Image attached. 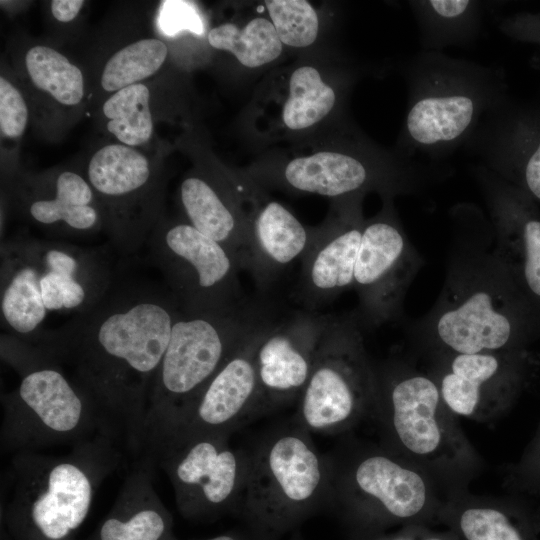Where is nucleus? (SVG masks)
<instances>
[{
	"label": "nucleus",
	"instance_id": "f704fd0d",
	"mask_svg": "<svg viewBox=\"0 0 540 540\" xmlns=\"http://www.w3.org/2000/svg\"><path fill=\"white\" fill-rule=\"evenodd\" d=\"M504 485L510 493L540 497V424L519 460L506 467Z\"/></svg>",
	"mask_w": 540,
	"mask_h": 540
},
{
	"label": "nucleus",
	"instance_id": "f257e3e1",
	"mask_svg": "<svg viewBox=\"0 0 540 540\" xmlns=\"http://www.w3.org/2000/svg\"><path fill=\"white\" fill-rule=\"evenodd\" d=\"M179 305L166 285L115 280L89 312L34 343L89 395L107 428L142 449L148 401Z\"/></svg>",
	"mask_w": 540,
	"mask_h": 540
},
{
	"label": "nucleus",
	"instance_id": "393cba45",
	"mask_svg": "<svg viewBox=\"0 0 540 540\" xmlns=\"http://www.w3.org/2000/svg\"><path fill=\"white\" fill-rule=\"evenodd\" d=\"M437 524L460 540H540V502L513 493L492 497L452 492L441 505Z\"/></svg>",
	"mask_w": 540,
	"mask_h": 540
},
{
	"label": "nucleus",
	"instance_id": "4be33fe9",
	"mask_svg": "<svg viewBox=\"0 0 540 540\" xmlns=\"http://www.w3.org/2000/svg\"><path fill=\"white\" fill-rule=\"evenodd\" d=\"M495 232L493 255L515 296L536 325L540 320V219L487 168L476 172Z\"/></svg>",
	"mask_w": 540,
	"mask_h": 540
},
{
	"label": "nucleus",
	"instance_id": "7c9ffc66",
	"mask_svg": "<svg viewBox=\"0 0 540 540\" xmlns=\"http://www.w3.org/2000/svg\"><path fill=\"white\" fill-rule=\"evenodd\" d=\"M208 44L227 51L243 66L257 68L277 59L283 48L272 22L263 17L251 19L243 27L226 22L207 33Z\"/></svg>",
	"mask_w": 540,
	"mask_h": 540
},
{
	"label": "nucleus",
	"instance_id": "dca6fc26",
	"mask_svg": "<svg viewBox=\"0 0 540 540\" xmlns=\"http://www.w3.org/2000/svg\"><path fill=\"white\" fill-rule=\"evenodd\" d=\"M423 261L397 220L390 198L365 220L354 269L359 298L355 315L362 328L398 318L407 290Z\"/></svg>",
	"mask_w": 540,
	"mask_h": 540
},
{
	"label": "nucleus",
	"instance_id": "c756f323",
	"mask_svg": "<svg viewBox=\"0 0 540 540\" xmlns=\"http://www.w3.org/2000/svg\"><path fill=\"white\" fill-rule=\"evenodd\" d=\"M425 45L440 48L463 43L476 34L479 5L469 0L413 2Z\"/></svg>",
	"mask_w": 540,
	"mask_h": 540
},
{
	"label": "nucleus",
	"instance_id": "412c9836",
	"mask_svg": "<svg viewBox=\"0 0 540 540\" xmlns=\"http://www.w3.org/2000/svg\"><path fill=\"white\" fill-rule=\"evenodd\" d=\"M329 318L304 309L275 319L267 328L255 355L257 417L298 400Z\"/></svg>",
	"mask_w": 540,
	"mask_h": 540
},
{
	"label": "nucleus",
	"instance_id": "e433bc0d",
	"mask_svg": "<svg viewBox=\"0 0 540 540\" xmlns=\"http://www.w3.org/2000/svg\"><path fill=\"white\" fill-rule=\"evenodd\" d=\"M434 526L422 523L407 524L392 532L346 538L347 540H460L451 529L437 530Z\"/></svg>",
	"mask_w": 540,
	"mask_h": 540
},
{
	"label": "nucleus",
	"instance_id": "2f4dec72",
	"mask_svg": "<svg viewBox=\"0 0 540 540\" xmlns=\"http://www.w3.org/2000/svg\"><path fill=\"white\" fill-rule=\"evenodd\" d=\"M335 103V90L323 81L319 71L313 66H300L289 80V95L282 109L283 124L293 131L305 130L323 120Z\"/></svg>",
	"mask_w": 540,
	"mask_h": 540
},
{
	"label": "nucleus",
	"instance_id": "cd10ccee",
	"mask_svg": "<svg viewBox=\"0 0 540 540\" xmlns=\"http://www.w3.org/2000/svg\"><path fill=\"white\" fill-rule=\"evenodd\" d=\"M161 75L103 99L97 120L111 140L139 149L157 148V126L167 120Z\"/></svg>",
	"mask_w": 540,
	"mask_h": 540
},
{
	"label": "nucleus",
	"instance_id": "ea45409f",
	"mask_svg": "<svg viewBox=\"0 0 540 540\" xmlns=\"http://www.w3.org/2000/svg\"><path fill=\"white\" fill-rule=\"evenodd\" d=\"M204 540H268L247 525Z\"/></svg>",
	"mask_w": 540,
	"mask_h": 540
},
{
	"label": "nucleus",
	"instance_id": "423d86ee",
	"mask_svg": "<svg viewBox=\"0 0 540 540\" xmlns=\"http://www.w3.org/2000/svg\"><path fill=\"white\" fill-rule=\"evenodd\" d=\"M327 510L346 537L369 536L407 524H437L447 496L419 466L379 444L347 441L327 454Z\"/></svg>",
	"mask_w": 540,
	"mask_h": 540
},
{
	"label": "nucleus",
	"instance_id": "58836bf2",
	"mask_svg": "<svg viewBox=\"0 0 540 540\" xmlns=\"http://www.w3.org/2000/svg\"><path fill=\"white\" fill-rule=\"evenodd\" d=\"M524 182L528 191L540 200V143L525 164Z\"/></svg>",
	"mask_w": 540,
	"mask_h": 540
},
{
	"label": "nucleus",
	"instance_id": "4c0bfd02",
	"mask_svg": "<svg viewBox=\"0 0 540 540\" xmlns=\"http://www.w3.org/2000/svg\"><path fill=\"white\" fill-rule=\"evenodd\" d=\"M85 4L83 0H52L49 10L53 20L68 24L78 19Z\"/></svg>",
	"mask_w": 540,
	"mask_h": 540
},
{
	"label": "nucleus",
	"instance_id": "39448f33",
	"mask_svg": "<svg viewBox=\"0 0 540 540\" xmlns=\"http://www.w3.org/2000/svg\"><path fill=\"white\" fill-rule=\"evenodd\" d=\"M371 419L381 444L430 474L447 492L468 490L484 461L444 403L436 381L404 361L376 367Z\"/></svg>",
	"mask_w": 540,
	"mask_h": 540
},
{
	"label": "nucleus",
	"instance_id": "f03ea898",
	"mask_svg": "<svg viewBox=\"0 0 540 540\" xmlns=\"http://www.w3.org/2000/svg\"><path fill=\"white\" fill-rule=\"evenodd\" d=\"M535 330L487 239L468 232L457 238L438 301L411 335L419 351L433 359L524 351Z\"/></svg>",
	"mask_w": 540,
	"mask_h": 540
},
{
	"label": "nucleus",
	"instance_id": "a19ab883",
	"mask_svg": "<svg viewBox=\"0 0 540 540\" xmlns=\"http://www.w3.org/2000/svg\"><path fill=\"white\" fill-rule=\"evenodd\" d=\"M289 540H305L303 534L301 533L300 529H296L293 532H291V536Z\"/></svg>",
	"mask_w": 540,
	"mask_h": 540
},
{
	"label": "nucleus",
	"instance_id": "a878e982",
	"mask_svg": "<svg viewBox=\"0 0 540 540\" xmlns=\"http://www.w3.org/2000/svg\"><path fill=\"white\" fill-rule=\"evenodd\" d=\"M245 191L251 209L244 211L251 252V274L259 291H267L294 262L302 260L314 229L306 228L281 203Z\"/></svg>",
	"mask_w": 540,
	"mask_h": 540
},
{
	"label": "nucleus",
	"instance_id": "20e7f679",
	"mask_svg": "<svg viewBox=\"0 0 540 540\" xmlns=\"http://www.w3.org/2000/svg\"><path fill=\"white\" fill-rule=\"evenodd\" d=\"M118 459L107 434L77 443L63 456L16 452L1 504L11 540H76L97 488Z\"/></svg>",
	"mask_w": 540,
	"mask_h": 540
},
{
	"label": "nucleus",
	"instance_id": "c9c22d12",
	"mask_svg": "<svg viewBox=\"0 0 540 540\" xmlns=\"http://www.w3.org/2000/svg\"><path fill=\"white\" fill-rule=\"evenodd\" d=\"M161 33L173 37L180 32L204 34V22L194 4L187 1H164L157 16Z\"/></svg>",
	"mask_w": 540,
	"mask_h": 540
},
{
	"label": "nucleus",
	"instance_id": "a211bd4d",
	"mask_svg": "<svg viewBox=\"0 0 540 540\" xmlns=\"http://www.w3.org/2000/svg\"><path fill=\"white\" fill-rule=\"evenodd\" d=\"M8 66L26 96L34 130L44 140L61 141L89 101L83 69L52 44L37 40L17 44Z\"/></svg>",
	"mask_w": 540,
	"mask_h": 540
},
{
	"label": "nucleus",
	"instance_id": "2eb2a0df",
	"mask_svg": "<svg viewBox=\"0 0 540 540\" xmlns=\"http://www.w3.org/2000/svg\"><path fill=\"white\" fill-rule=\"evenodd\" d=\"M447 407L457 416L488 423L506 415L529 386L537 362L526 351L449 354L430 359Z\"/></svg>",
	"mask_w": 540,
	"mask_h": 540
},
{
	"label": "nucleus",
	"instance_id": "72a5a7b5",
	"mask_svg": "<svg viewBox=\"0 0 540 540\" xmlns=\"http://www.w3.org/2000/svg\"><path fill=\"white\" fill-rule=\"evenodd\" d=\"M278 37L283 45L304 48L312 45L319 32L316 10L306 0H266Z\"/></svg>",
	"mask_w": 540,
	"mask_h": 540
},
{
	"label": "nucleus",
	"instance_id": "4468645a",
	"mask_svg": "<svg viewBox=\"0 0 540 540\" xmlns=\"http://www.w3.org/2000/svg\"><path fill=\"white\" fill-rule=\"evenodd\" d=\"M158 463L173 487L186 520L204 522L225 514L238 517L246 486L249 449L231 435H201L164 445L146 456Z\"/></svg>",
	"mask_w": 540,
	"mask_h": 540
},
{
	"label": "nucleus",
	"instance_id": "7ed1b4c3",
	"mask_svg": "<svg viewBox=\"0 0 540 540\" xmlns=\"http://www.w3.org/2000/svg\"><path fill=\"white\" fill-rule=\"evenodd\" d=\"M0 315L4 333L35 343L49 317H78L93 309L115 278L105 256L61 239L28 234L0 248Z\"/></svg>",
	"mask_w": 540,
	"mask_h": 540
},
{
	"label": "nucleus",
	"instance_id": "ddd939ff",
	"mask_svg": "<svg viewBox=\"0 0 540 540\" xmlns=\"http://www.w3.org/2000/svg\"><path fill=\"white\" fill-rule=\"evenodd\" d=\"M145 245L182 312L224 311L246 299L236 259L183 218L164 215Z\"/></svg>",
	"mask_w": 540,
	"mask_h": 540
},
{
	"label": "nucleus",
	"instance_id": "b1692460",
	"mask_svg": "<svg viewBox=\"0 0 540 540\" xmlns=\"http://www.w3.org/2000/svg\"><path fill=\"white\" fill-rule=\"evenodd\" d=\"M182 218L225 247L241 270L249 272L251 252L244 211L236 185L222 171L198 165L178 187Z\"/></svg>",
	"mask_w": 540,
	"mask_h": 540
},
{
	"label": "nucleus",
	"instance_id": "c85d7f7f",
	"mask_svg": "<svg viewBox=\"0 0 540 540\" xmlns=\"http://www.w3.org/2000/svg\"><path fill=\"white\" fill-rule=\"evenodd\" d=\"M169 53L167 43L156 36L138 37L114 49L98 68L95 92L100 102L128 86L158 76Z\"/></svg>",
	"mask_w": 540,
	"mask_h": 540
},
{
	"label": "nucleus",
	"instance_id": "bb28decb",
	"mask_svg": "<svg viewBox=\"0 0 540 540\" xmlns=\"http://www.w3.org/2000/svg\"><path fill=\"white\" fill-rule=\"evenodd\" d=\"M153 463L144 457L135 465L91 540H179L173 517L154 488Z\"/></svg>",
	"mask_w": 540,
	"mask_h": 540
},
{
	"label": "nucleus",
	"instance_id": "9b49d317",
	"mask_svg": "<svg viewBox=\"0 0 540 540\" xmlns=\"http://www.w3.org/2000/svg\"><path fill=\"white\" fill-rule=\"evenodd\" d=\"M377 387L355 313L330 316L293 418L311 434L348 432L371 419Z\"/></svg>",
	"mask_w": 540,
	"mask_h": 540
},
{
	"label": "nucleus",
	"instance_id": "f3484780",
	"mask_svg": "<svg viewBox=\"0 0 540 540\" xmlns=\"http://www.w3.org/2000/svg\"><path fill=\"white\" fill-rule=\"evenodd\" d=\"M4 183L5 205L53 239L105 231L101 206L79 164L19 170Z\"/></svg>",
	"mask_w": 540,
	"mask_h": 540
},
{
	"label": "nucleus",
	"instance_id": "1a4fd4ad",
	"mask_svg": "<svg viewBox=\"0 0 540 540\" xmlns=\"http://www.w3.org/2000/svg\"><path fill=\"white\" fill-rule=\"evenodd\" d=\"M249 452L238 515L249 528L268 540H279L328 508V456L293 417L266 432Z\"/></svg>",
	"mask_w": 540,
	"mask_h": 540
},
{
	"label": "nucleus",
	"instance_id": "0eeeda50",
	"mask_svg": "<svg viewBox=\"0 0 540 540\" xmlns=\"http://www.w3.org/2000/svg\"><path fill=\"white\" fill-rule=\"evenodd\" d=\"M1 358L19 376L16 387L2 397L4 449L77 444L97 427L112 435L89 395L46 350L3 332Z\"/></svg>",
	"mask_w": 540,
	"mask_h": 540
},
{
	"label": "nucleus",
	"instance_id": "aec40b11",
	"mask_svg": "<svg viewBox=\"0 0 540 540\" xmlns=\"http://www.w3.org/2000/svg\"><path fill=\"white\" fill-rule=\"evenodd\" d=\"M426 179V172L414 163L377 162L359 154L327 150L290 160L273 182L336 200L363 196L369 190L391 198L416 191Z\"/></svg>",
	"mask_w": 540,
	"mask_h": 540
},
{
	"label": "nucleus",
	"instance_id": "6ab92c4d",
	"mask_svg": "<svg viewBox=\"0 0 540 540\" xmlns=\"http://www.w3.org/2000/svg\"><path fill=\"white\" fill-rule=\"evenodd\" d=\"M274 318L249 335L203 387L164 436L147 452L201 435H231L257 418V347Z\"/></svg>",
	"mask_w": 540,
	"mask_h": 540
},
{
	"label": "nucleus",
	"instance_id": "6e6552de",
	"mask_svg": "<svg viewBox=\"0 0 540 540\" xmlns=\"http://www.w3.org/2000/svg\"><path fill=\"white\" fill-rule=\"evenodd\" d=\"M276 317L270 305L248 298L224 311L180 310L151 388L142 448L149 451L238 346Z\"/></svg>",
	"mask_w": 540,
	"mask_h": 540
},
{
	"label": "nucleus",
	"instance_id": "5701e85b",
	"mask_svg": "<svg viewBox=\"0 0 540 540\" xmlns=\"http://www.w3.org/2000/svg\"><path fill=\"white\" fill-rule=\"evenodd\" d=\"M363 196L336 199L333 214L314 229L312 242L301 260L296 297L304 309L316 311L353 288L354 269L365 220Z\"/></svg>",
	"mask_w": 540,
	"mask_h": 540
},
{
	"label": "nucleus",
	"instance_id": "9d476101",
	"mask_svg": "<svg viewBox=\"0 0 540 540\" xmlns=\"http://www.w3.org/2000/svg\"><path fill=\"white\" fill-rule=\"evenodd\" d=\"M404 136L413 151L446 153L497 106L496 75L436 51L413 62Z\"/></svg>",
	"mask_w": 540,
	"mask_h": 540
},
{
	"label": "nucleus",
	"instance_id": "f8f14e48",
	"mask_svg": "<svg viewBox=\"0 0 540 540\" xmlns=\"http://www.w3.org/2000/svg\"><path fill=\"white\" fill-rule=\"evenodd\" d=\"M79 165L99 201L108 237L121 252L135 253L164 216L163 150L107 140Z\"/></svg>",
	"mask_w": 540,
	"mask_h": 540
},
{
	"label": "nucleus",
	"instance_id": "473e14b6",
	"mask_svg": "<svg viewBox=\"0 0 540 540\" xmlns=\"http://www.w3.org/2000/svg\"><path fill=\"white\" fill-rule=\"evenodd\" d=\"M30 123L31 112L26 96L10 67L5 64L0 74V136L4 180L20 170L12 153L18 149Z\"/></svg>",
	"mask_w": 540,
	"mask_h": 540
}]
</instances>
